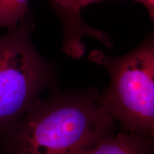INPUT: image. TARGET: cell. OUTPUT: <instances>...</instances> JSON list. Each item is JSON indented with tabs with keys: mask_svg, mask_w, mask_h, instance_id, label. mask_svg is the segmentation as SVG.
<instances>
[{
	"mask_svg": "<svg viewBox=\"0 0 154 154\" xmlns=\"http://www.w3.org/2000/svg\"><path fill=\"white\" fill-rule=\"evenodd\" d=\"M100 1H103V0H80V5L82 8V7H85L86 6L91 5L92 3Z\"/></svg>",
	"mask_w": 154,
	"mask_h": 154,
	"instance_id": "cell-8",
	"label": "cell"
},
{
	"mask_svg": "<svg viewBox=\"0 0 154 154\" xmlns=\"http://www.w3.org/2000/svg\"><path fill=\"white\" fill-rule=\"evenodd\" d=\"M29 15L14 29L0 36V138L39 101L54 81L52 65L34 48Z\"/></svg>",
	"mask_w": 154,
	"mask_h": 154,
	"instance_id": "cell-3",
	"label": "cell"
},
{
	"mask_svg": "<svg viewBox=\"0 0 154 154\" xmlns=\"http://www.w3.org/2000/svg\"><path fill=\"white\" fill-rule=\"evenodd\" d=\"M30 14L29 0H0V28L16 29Z\"/></svg>",
	"mask_w": 154,
	"mask_h": 154,
	"instance_id": "cell-6",
	"label": "cell"
},
{
	"mask_svg": "<svg viewBox=\"0 0 154 154\" xmlns=\"http://www.w3.org/2000/svg\"><path fill=\"white\" fill-rule=\"evenodd\" d=\"M89 59L104 67L109 87L101 95L123 130L153 138L154 133V43L150 35L124 56L110 57L92 51Z\"/></svg>",
	"mask_w": 154,
	"mask_h": 154,
	"instance_id": "cell-2",
	"label": "cell"
},
{
	"mask_svg": "<svg viewBox=\"0 0 154 154\" xmlns=\"http://www.w3.org/2000/svg\"><path fill=\"white\" fill-rule=\"evenodd\" d=\"M59 17L63 28L62 49L74 59L84 55L85 46L83 38L91 36L109 47H113L111 38L104 32L88 26L82 19L80 0H49Z\"/></svg>",
	"mask_w": 154,
	"mask_h": 154,
	"instance_id": "cell-4",
	"label": "cell"
},
{
	"mask_svg": "<svg viewBox=\"0 0 154 154\" xmlns=\"http://www.w3.org/2000/svg\"><path fill=\"white\" fill-rule=\"evenodd\" d=\"M153 150V138L122 130L75 154H152Z\"/></svg>",
	"mask_w": 154,
	"mask_h": 154,
	"instance_id": "cell-5",
	"label": "cell"
},
{
	"mask_svg": "<svg viewBox=\"0 0 154 154\" xmlns=\"http://www.w3.org/2000/svg\"><path fill=\"white\" fill-rule=\"evenodd\" d=\"M114 119L96 91L39 100L4 137L5 154H75L114 134Z\"/></svg>",
	"mask_w": 154,
	"mask_h": 154,
	"instance_id": "cell-1",
	"label": "cell"
},
{
	"mask_svg": "<svg viewBox=\"0 0 154 154\" xmlns=\"http://www.w3.org/2000/svg\"><path fill=\"white\" fill-rule=\"evenodd\" d=\"M144 5L149 11L150 17L153 19L154 17V0H135Z\"/></svg>",
	"mask_w": 154,
	"mask_h": 154,
	"instance_id": "cell-7",
	"label": "cell"
}]
</instances>
